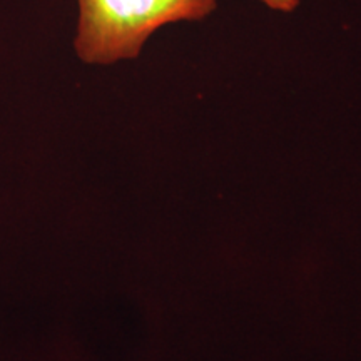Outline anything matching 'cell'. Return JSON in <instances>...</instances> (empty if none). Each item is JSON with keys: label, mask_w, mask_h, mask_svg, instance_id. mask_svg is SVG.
I'll return each instance as SVG.
<instances>
[{"label": "cell", "mask_w": 361, "mask_h": 361, "mask_svg": "<svg viewBox=\"0 0 361 361\" xmlns=\"http://www.w3.org/2000/svg\"><path fill=\"white\" fill-rule=\"evenodd\" d=\"M75 54L85 64L109 66L139 57L157 30L178 22H202L218 0H78Z\"/></svg>", "instance_id": "6da1fadb"}, {"label": "cell", "mask_w": 361, "mask_h": 361, "mask_svg": "<svg viewBox=\"0 0 361 361\" xmlns=\"http://www.w3.org/2000/svg\"><path fill=\"white\" fill-rule=\"evenodd\" d=\"M269 8V11L279 12V13H291L300 7L301 0H258Z\"/></svg>", "instance_id": "7a4b0ae2"}]
</instances>
